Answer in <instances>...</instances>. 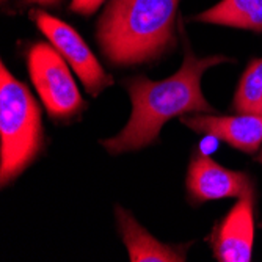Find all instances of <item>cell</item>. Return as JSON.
Returning <instances> with one entry per match:
<instances>
[{
    "label": "cell",
    "instance_id": "obj_1",
    "mask_svg": "<svg viewBox=\"0 0 262 262\" xmlns=\"http://www.w3.org/2000/svg\"><path fill=\"white\" fill-rule=\"evenodd\" d=\"M231 61L228 57H196L190 47L176 74L163 80H151L137 76L126 82L132 102V113L124 129L101 145L112 154L132 152L154 143L162 127L174 116L188 113H217L204 98L201 80L204 73L220 63Z\"/></svg>",
    "mask_w": 262,
    "mask_h": 262
},
{
    "label": "cell",
    "instance_id": "obj_2",
    "mask_svg": "<svg viewBox=\"0 0 262 262\" xmlns=\"http://www.w3.org/2000/svg\"><path fill=\"white\" fill-rule=\"evenodd\" d=\"M179 0H110L96 41L115 66L146 64L178 46Z\"/></svg>",
    "mask_w": 262,
    "mask_h": 262
},
{
    "label": "cell",
    "instance_id": "obj_3",
    "mask_svg": "<svg viewBox=\"0 0 262 262\" xmlns=\"http://www.w3.org/2000/svg\"><path fill=\"white\" fill-rule=\"evenodd\" d=\"M44 145L41 108L26 83L0 71V182L7 187L38 159Z\"/></svg>",
    "mask_w": 262,
    "mask_h": 262
},
{
    "label": "cell",
    "instance_id": "obj_4",
    "mask_svg": "<svg viewBox=\"0 0 262 262\" xmlns=\"http://www.w3.org/2000/svg\"><path fill=\"white\" fill-rule=\"evenodd\" d=\"M69 68L52 44L30 46L27 52L29 76L47 115L55 123L73 121L88 107Z\"/></svg>",
    "mask_w": 262,
    "mask_h": 262
},
{
    "label": "cell",
    "instance_id": "obj_5",
    "mask_svg": "<svg viewBox=\"0 0 262 262\" xmlns=\"http://www.w3.org/2000/svg\"><path fill=\"white\" fill-rule=\"evenodd\" d=\"M30 17L77 74L88 94L96 98L105 88L113 85V77L105 73L96 55L76 29L42 10H32Z\"/></svg>",
    "mask_w": 262,
    "mask_h": 262
},
{
    "label": "cell",
    "instance_id": "obj_6",
    "mask_svg": "<svg viewBox=\"0 0 262 262\" xmlns=\"http://www.w3.org/2000/svg\"><path fill=\"white\" fill-rule=\"evenodd\" d=\"M185 190L193 204H204L225 198H242L254 192V184L245 171L225 168L209 154L198 151L188 163Z\"/></svg>",
    "mask_w": 262,
    "mask_h": 262
},
{
    "label": "cell",
    "instance_id": "obj_7",
    "mask_svg": "<svg viewBox=\"0 0 262 262\" xmlns=\"http://www.w3.org/2000/svg\"><path fill=\"white\" fill-rule=\"evenodd\" d=\"M254 192L237 200L213 226L207 242L220 262H250L254 244Z\"/></svg>",
    "mask_w": 262,
    "mask_h": 262
},
{
    "label": "cell",
    "instance_id": "obj_8",
    "mask_svg": "<svg viewBox=\"0 0 262 262\" xmlns=\"http://www.w3.org/2000/svg\"><path fill=\"white\" fill-rule=\"evenodd\" d=\"M181 123L196 134L212 135L231 148L245 154H254L262 145V115L193 113L179 118Z\"/></svg>",
    "mask_w": 262,
    "mask_h": 262
},
{
    "label": "cell",
    "instance_id": "obj_9",
    "mask_svg": "<svg viewBox=\"0 0 262 262\" xmlns=\"http://www.w3.org/2000/svg\"><path fill=\"white\" fill-rule=\"evenodd\" d=\"M115 215L132 262H182L187 259L188 245L162 244L123 207H116Z\"/></svg>",
    "mask_w": 262,
    "mask_h": 262
},
{
    "label": "cell",
    "instance_id": "obj_10",
    "mask_svg": "<svg viewBox=\"0 0 262 262\" xmlns=\"http://www.w3.org/2000/svg\"><path fill=\"white\" fill-rule=\"evenodd\" d=\"M195 19L213 26L262 33V0H222Z\"/></svg>",
    "mask_w": 262,
    "mask_h": 262
},
{
    "label": "cell",
    "instance_id": "obj_11",
    "mask_svg": "<svg viewBox=\"0 0 262 262\" xmlns=\"http://www.w3.org/2000/svg\"><path fill=\"white\" fill-rule=\"evenodd\" d=\"M231 110L237 115H262V58L248 63L234 93Z\"/></svg>",
    "mask_w": 262,
    "mask_h": 262
},
{
    "label": "cell",
    "instance_id": "obj_12",
    "mask_svg": "<svg viewBox=\"0 0 262 262\" xmlns=\"http://www.w3.org/2000/svg\"><path fill=\"white\" fill-rule=\"evenodd\" d=\"M105 2V0H73L71 2V11L82 14V16H91L93 13H96L98 8H101V5Z\"/></svg>",
    "mask_w": 262,
    "mask_h": 262
},
{
    "label": "cell",
    "instance_id": "obj_13",
    "mask_svg": "<svg viewBox=\"0 0 262 262\" xmlns=\"http://www.w3.org/2000/svg\"><path fill=\"white\" fill-rule=\"evenodd\" d=\"M24 4H33V5H41V7H55L61 0H22Z\"/></svg>",
    "mask_w": 262,
    "mask_h": 262
},
{
    "label": "cell",
    "instance_id": "obj_14",
    "mask_svg": "<svg viewBox=\"0 0 262 262\" xmlns=\"http://www.w3.org/2000/svg\"><path fill=\"white\" fill-rule=\"evenodd\" d=\"M256 162H259V163L262 165V149H260V152L257 154V157H256Z\"/></svg>",
    "mask_w": 262,
    "mask_h": 262
},
{
    "label": "cell",
    "instance_id": "obj_15",
    "mask_svg": "<svg viewBox=\"0 0 262 262\" xmlns=\"http://www.w3.org/2000/svg\"><path fill=\"white\" fill-rule=\"evenodd\" d=\"M260 226H262V223H260Z\"/></svg>",
    "mask_w": 262,
    "mask_h": 262
}]
</instances>
